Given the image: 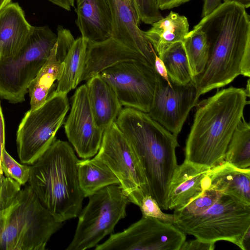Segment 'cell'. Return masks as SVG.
Masks as SVG:
<instances>
[{"label": "cell", "instance_id": "1", "mask_svg": "<svg viewBox=\"0 0 250 250\" xmlns=\"http://www.w3.org/2000/svg\"><path fill=\"white\" fill-rule=\"evenodd\" d=\"M193 28L205 33L209 45L206 66L193 80L199 97L239 75L250 77V16L244 7L222 2Z\"/></svg>", "mask_w": 250, "mask_h": 250}, {"label": "cell", "instance_id": "2", "mask_svg": "<svg viewBox=\"0 0 250 250\" xmlns=\"http://www.w3.org/2000/svg\"><path fill=\"white\" fill-rule=\"evenodd\" d=\"M245 89L230 86L199 102L185 148V161L211 168L224 161L245 107Z\"/></svg>", "mask_w": 250, "mask_h": 250}, {"label": "cell", "instance_id": "3", "mask_svg": "<svg viewBox=\"0 0 250 250\" xmlns=\"http://www.w3.org/2000/svg\"><path fill=\"white\" fill-rule=\"evenodd\" d=\"M116 123L139 161L150 195L161 209H168V187L178 166L177 136L147 113L132 108L122 109Z\"/></svg>", "mask_w": 250, "mask_h": 250}, {"label": "cell", "instance_id": "4", "mask_svg": "<svg viewBox=\"0 0 250 250\" xmlns=\"http://www.w3.org/2000/svg\"><path fill=\"white\" fill-rule=\"evenodd\" d=\"M78 160L67 142L56 139L30 165L29 185L60 222L78 217L82 209L85 197L79 183Z\"/></svg>", "mask_w": 250, "mask_h": 250}, {"label": "cell", "instance_id": "5", "mask_svg": "<svg viewBox=\"0 0 250 250\" xmlns=\"http://www.w3.org/2000/svg\"><path fill=\"white\" fill-rule=\"evenodd\" d=\"M63 226L42 205L29 185L0 211V250H44Z\"/></svg>", "mask_w": 250, "mask_h": 250}, {"label": "cell", "instance_id": "6", "mask_svg": "<svg viewBox=\"0 0 250 250\" xmlns=\"http://www.w3.org/2000/svg\"><path fill=\"white\" fill-rule=\"evenodd\" d=\"M48 26H34L24 46L15 56L0 60V97L10 103L24 101L28 87L56 43Z\"/></svg>", "mask_w": 250, "mask_h": 250}, {"label": "cell", "instance_id": "7", "mask_svg": "<svg viewBox=\"0 0 250 250\" xmlns=\"http://www.w3.org/2000/svg\"><path fill=\"white\" fill-rule=\"evenodd\" d=\"M175 219L174 225L185 234L205 241L225 240L237 246L242 236L250 228V204L222 193L204 212Z\"/></svg>", "mask_w": 250, "mask_h": 250}, {"label": "cell", "instance_id": "8", "mask_svg": "<svg viewBox=\"0 0 250 250\" xmlns=\"http://www.w3.org/2000/svg\"><path fill=\"white\" fill-rule=\"evenodd\" d=\"M82 209L73 238L66 250H85L95 247L113 233L119 221L126 216L129 202L120 185L104 187L88 197Z\"/></svg>", "mask_w": 250, "mask_h": 250}, {"label": "cell", "instance_id": "9", "mask_svg": "<svg viewBox=\"0 0 250 250\" xmlns=\"http://www.w3.org/2000/svg\"><path fill=\"white\" fill-rule=\"evenodd\" d=\"M69 109L66 94L51 92L39 107L26 112L17 132V152L21 162L31 165L56 139Z\"/></svg>", "mask_w": 250, "mask_h": 250}, {"label": "cell", "instance_id": "10", "mask_svg": "<svg viewBox=\"0 0 250 250\" xmlns=\"http://www.w3.org/2000/svg\"><path fill=\"white\" fill-rule=\"evenodd\" d=\"M94 157L112 170L130 203L139 207L143 197L150 195L139 161L116 122L104 131L100 149Z\"/></svg>", "mask_w": 250, "mask_h": 250}, {"label": "cell", "instance_id": "11", "mask_svg": "<svg viewBox=\"0 0 250 250\" xmlns=\"http://www.w3.org/2000/svg\"><path fill=\"white\" fill-rule=\"evenodd\" d=\"M186 236L172 223L143 216L123 231L110 234L95 250H180Z\"/></svg>", "mask_w": 250, "mask_h": 250}, {"label": "cell", "instance_id": "12", "mask_svg": "<svg viewBox=\"0 0 250 250\" xmlns=\"http://www.w3.org/2000/svg\"><path fill=\"white\" fill-rule=\"evenodd\" d=\"M114 90L122 105L147 113L153 101L157 73L141 61L123 62L98 74Z\"/></svg>", "mask_w": 250, "mask_h": 250}, {"label": "cell", "instance_id": "13", "mask_svg": "<svg viewBox=\"0 0 250 250\" xmlns=\"http://www.w3.org/2000/svg\"><path fill=\"white\" fill-rule=\"evenodd\" d=\"M199 97L193 81L185 85L169 84L157 74L153 101L147 114L177 137Z\"/></svg>", "mask_w": 250, "mask_h": 250}, {"label": "cell", "instance_id": "14", "mask_svg": "<svg viewBox=\"0 0 250 250\" xmlns=\"http://www.w3.org/2000/svg\"><path fill=\"white\" fill-rule=\"evenodd\" d=\"M64 129L69 142L79 157L89 159L97 153L104 131L94 120L85 84L79 87L73 96Z\"/></svg>", "mask_w": 250, "mask_h": 250}, {"label": "cell", "instance_id": "15", "mask_svg": "<svg viewBox=\"0 0 250 250\" xmlns=\"http://www.w3.org/2000/svg\"><path fill=\"white\" fill-rule=\"evenodd\" d=\"M107 0L112 18L111 37L141 54L154 67L156 52L140 28L130 0Z\"/></svg>", "mask_w": 250, "mask_h": 250}, {"label": "cell", "instance_id": "16", "mask_svg": "<svg viewBox=\"0 0 250 250\" xmlns=\"http://www.w3.org/2000/svg\"><path fill=\"white\" fill-rule=\"evenodd\" d=\"M134 61L149 65L141 54L111 37L103 41L87 42L81 82L87 81L117 64Z\"/></svg>", "mask_w": 250, "mask_h": 250}, {"label": "cell", "instance_id": "17", "mask_svg": "<svg viewBox=\"0 0 250 250\" xmlns=\"http://www.w3.org/2000/svg\"><path fill=\"white\" fill-rule=\"evenodd\" d=\"M76 24L87 42L104 41L111 36L112 18L107 0H75Z\"/></svg>", "mask_w": 250, "mask_h": 250}, {"label": "cell", "instance_id": "18", "mask_svg": "<svg viewBox=\"0 0 250 250\" xmlns=\"http://www.w3.org/2000/svg\"><path fill=\"white\" fill-rule=\"evenodd\" d=\"M33 26L26 20L17 2H11L0 11V60L16 55L24 46Z\"/></svg>", "mask_w": 250, "mask_h": 250}, {"label": "cell", "instance_id": "19", "mask_svg": "<svg viewBox=\"0 0 250 250\" xmlns=\"http://www.w3.org/2000/svg\"><path fill=\"white\" fill-rule=\"evenodd\" d=\"M203 190H214L250 204V168L242 169L224 161L211 167L201 182Z\"/></svg>", "mask_w": 250, "mask_h": 250}, {"label": "cell", "instance_id": "20", "mask_svg": "<svg viewBox=\"0 0 250 250\" xmlns=\"http://www.w3.org/2000/svg\"><path fill=\"white\" fill-rule=\"evenodd\" d=\"M210 168L185 161L178 165L168 187V208H179L200 195L203 191L202 180Z\"/></svg>", "mask_w": 250, "mask_h": 250}, {"label": "cell", "instance_id": "21", "mask_svg": "<svg viewBox=\"0 0 250 250\" xmlns=\"http://www.w3.org/2000/svg\"><path fill=\"white\" fill-rule=\"evenodd\" d=\"M85 85L95 122L104 131L116 122L122 105L112 86L99 75L87 80Z\"/></svg>", "mask_w": 250, "mask_h": 250}, {"label": "cell", "instance_id": "22", "mask_svg": "<svg viewBox=\"0 0 250 250\" xmlns=\"http://www.w3.org/2000/svg\"><path fill=\"white\" fill-rule=\"evenodd\" d=\"M189 31L187 18L170 11L167 16L152 24L144 33L160 57L172 45L182 42Z\"/></svg>", "mask_w": 250, "mask_h": 250}, {"label": "cell", "instance_id": "23", "mask_svg": "<svg viewBox=\"0 0 250 250\" xmlns=\"http://www.w3.org/2000/svg\"><path fill=\"white\" fill-rule=\"evenodd\" d=\"M77 168L79 183L84 197H88L107 186L120 185L112 170L94 157L79 160Z\"/></svg>", "mask_w": 250, "mask_h": 250}, {"label": "cell", "instance_id": "24", "mask_svg": "<svg viewBox=\"0 0 250 250\" xmlns=\"http://www.w3.org/2000/svg\"><path fill=\"white\" fill-rule=\"evenodd\" d=\"M56 50L55 43L47 61L28 87L31 110L35 109L44 103L54 83L61 77L63 63L57 58Z\"/></svg>", "mask_w": 250, "mask_h": 250}, {"label": "cell", "instance_id": "25", "mask_svg": "<svg viewBox=\"0 0 250 250\" xmlns=\"http://www.w3.org/2000/svg\"><path fill=\"white\" fill-rule=\"evenodd\" d=\"M87 45V41L82 37L75 40L62 62V75L53 92L67 94L81 82Z\"/></svg>", "mask_w": 250, "mask_h": 250}, {"label": "cell", "instance_id": "26", "mask_svg": "<svg viewBox=\"0 0 250 250\" xmlns=\"http://www.w3.org/2000/svg\"><path fill=\"white\" fill-rule=\"evenodd\" d=\"M224 161L240 169L250 168V125L244 116L232 135Z\"/></svg>", "mask_w": 250, "mask_h": 250}, {"label": "cell", "instance_id": "27", "mask_svg": "<svg viewBox=\"0 0 250 250\" xmlns=\"http://www.w3.org/2000/svg\"><path fill=\"white\" fill-rule=\"evenodd\" d=\"M193 79L204 70L209 55V45L205 33L193 28L182 42Z\"/></svg>", "mask_w": 250, "mask_h": 250}, {"label": "cell", "instance_id": "28", "mask_svg": "<svg viewBox=\"0 0 250 250\" xmlns=\"http://www.w3.org/2000/svg\"><path fill=\"white\" fill-rule=\"evenodd\" d=\"M159 57L166 66L171 83L185 85L193 81L182 42L173 44Z\"/></svg>", "mask_w": 250, "mask_h": 250}, {"label": "cell", "instance_id": "29", "mask_svg": "<svg viewBox=\"0 0 250 250\" xmlns=\"http://www.w3.org/2000/svg\"><path fill=\"white\" fill-rule=\"evenodd\" d=\"M221 193L214 190H204L200 195L184 206L175 209L173 214L175 218L200 214L211 207Z\"/></svg>", "mask_w": 250, "mask_h": 250}, {"label": "cell", "instance_id": "30", "mask_svg": "<svg viewBox=\"0 0 250 250\" xmlns=\"http://www.w3.org/2000/svg\"><path fill=\"white\" fill-rule=\"evenodd\" d=\"M1 167L6 177H10L21 185H25L29 179L30 166L20 164L6 151L5 147L2 150Z\"/></svg>", "mask_w": 250, "mask_h": 250}, {"label": "cell", "instance_id": "31", "mask_svg": "<svg viewBox=\"0 0 250 250\" xmlns=\"http://www.w3.org/2000/svg\"><path fill=\"white\" fill-rule=\"evenodd\" d=\"M138 21L152 24L163 16L157 5V0H130Z\"/></svg>", "mask_w": 250, "mask_h": 250}, {"label": "cell", "instance_id": "32", "mask_svg": "<svg viewBox=\"0 0 250 250\" xmlns=\"http://www.w3.org/2000/svg\"><path fill=\"white\" fill-rule=\"evenodd\" d=\"M21 186L13 179L0 174V211L12 204L21 190Z\"/></svg>", "mask_w": 250, "mask_h": 250}, {"label": "cell", "instance_id": "33", "mask_svg": "<svg viewBox=\"0 0 250 250\" xmlns=\"http://www.w3.org/2000/svg\"><path fill=\"white\" fill-rule=\"evenodd\" d=\"M139 208L143 216L154 217L162 221L173 224L175 222L174 214L164 213L156 200L150 195L143 197Z\"/></svg>", "mask_w": 250, "mask_h": 250}, {"label": "cell", "instance_id": "34", "mask_svg": "<svg viewBox=\"0 0 250 250\" xmlns=\"http://www.w3.org/2000/svg\"><path fill=\"white\" fill-rule=\"evenodd\" d=\"M57 30L56 57L62 62L75 40L70 31L62 26L59 25Z\"/></svg>", "mask_w": 250, "mask_h": 250}, {"label": "cell", "instance_id": "35", "mask_svg": "<svg viewBox=\"0 0 250 250\" xmlns=\"http://www.w3.org/2000/svg\"><path fill=\"white\" fill-rule=\"evenodd\" d=\"M215 243L205 241L196 238L195 240L183 243L180 250H213Z\"/></svg>", "mask_w": 250, "mask_h": 250}, {"label": "cell", "instance_id": "36", "mask_svg": "<svg viewBox=\"0 0 250 250\" xmlns=\"http://www.w3.org/2000/svg\"><path fill=\"white\" fill-rule=\"evenodd\" d=\"M154 67L156 73L168 84H170L171 82L169 80L166 66L163 61L158 57L156 52L155 53Z\"/></svg>", "mask_w": 250, "mask_h": 250}, {"label": "cell", "instance_id": "37", "mask_svg": "<svg viewBox=\"0 0 250 250\" xmlns=\"http://www.w3.org/2000/svg\"><path fill=\"white\" fill-rule=\"evenodd\" d=\"M190 0H157V5L160 10H168L188 2Z\"/></svg>", "mask_w": 250, "mask_h": 250}, {"label": "cell", "instance_id": "38", "mask_svg": "<svg viewBox=\"0 0 250 250\" xmlns=\"http://www.w3.org/2000/svg\"><path fill=\"white\" fill-rule=\"evenodd\" d=\"M203 1L201 17L203 18L216 9L221 3L222 0H202Z\"/></svg>", "mask_w": 250, "mask_h": 250}, {"label": "cell", "instance_id": "39", "mask_svg": "<svg viewBox=\"0 0 250 250\" xmlns=\"http://www.w3.org/2000/svg\"><path fill=\"white\" fill-rule=\"evenodd\" d=\"M237 246L242 250H250V228L242 236Z\"/></svg>", "mask_w": 250, "mask_h": 250}, {"label": "cell", "instance_id": "40", "mask_svg": "<svg viewBox=\"0 0 250 250\" xmlns=\"http://www.w3.org/2000/svg\"><path fill=\"white\" fill-rule=\"evenodd\" d=\"M53 4L67 11H70L74 7L75 0H48Z\"/></svg>", "mask_w": 250, "mask_h": 250}, {"label": "cell", "instance_id": "41", "mask_svg": "<svg viewBox=\"0 0 250 250\" xmlns=\"http://www.w3.org/2000/svg\"><path fill=\"white\" fill-rule=\"evenodd\" d=\"M3 116L0 105V142L5 146V127Z\"/></svg>", "mask_w": 250, "mask_h": 250}, {"label": "cell", "instance_id": "42", "mask_svg": "<svg viewBox=\"0 0 250 250\" xmlns=\"http://www.w3.org/2000/svg\"><path fill=\"white\" fill-rule=\"evenodd\" d=\"M225 1H231L236 2L243 6L246 9L249 8L250 7V0H223V2Z\"/></svg>", "mask_w": 250, "mask_h": 250}, {"label": "cell", "instance_id": "43", "mask_svg": "<svg viewBox=\"0 0 250 250\" xmlns=\"http://www.w3.org/2000/svg\"><path fill=\"white\" fill-rule=\"evenodd\" d=\"M11 1L12 0H0V11L12 2Z\"/></svg>", "mask_w": 250, "mask_h": 250}, {"label": "cell", "instance_id": "44", "mask_svg": "<svg viewBox=\"0 0 250 250\" xmlns=\"http://www.w3.org/2000/svg\"><path fill=\"white\" fill-rule=\"evenodd\" d=\"M5 147V146H3L1 143L0 142V174H3V172L1 169V158H2V150L3 148Z\"/></svg>", "mask_w": 250, "mask_h": 250}, {"label": "cell", "instance_id": "45", "mask_svg": "<svg viewBox=\"0 0 250 250\" xmlns=\"http://www.w3.org/2000/svg\"><path fill=\"white\" fill-rule=\"evenodd\" d=\"M245 92L248 96V97H250V79H248L247 82V84L246 85V88L244 89Z\"/></svg>", "mask_w": 250, "mask_h": 250}]
</instances>
